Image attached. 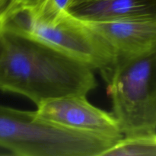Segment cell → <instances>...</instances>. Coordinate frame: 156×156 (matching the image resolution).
I'll use <instances>...</instances> for the list:
<instances>
[{
  "label": "cell",
  "instance_id": "6da1fadb",
  "mask_svg": "<svg viewBox=\"0 0 156 156\" xmlns=\"http://www.w3.org/2000/svg\"><path fill=\"white\" fill-rule=\"evenodd\" d=\"M0 90L20 94L37 106L52 98L87 95L98 86L92 68L36 40L3 33Z\"/></svg>",
  "mask_w": 156,
  "mask_h": 156
},
{
  "label": "cell",
  "instance_id": "7a4b0ae2",
  "mask_svg": "<svg viewBox=\"0 0 156 156\" xmlns=\"http://www.w3.org/2000/svg\"><path fill=\"white\" fill-rule=\"evenodd\" d=\"M107 85L123 136L156 133V52L119 64Z\"/></svg>",
  "mask_w": 156,
  "mask_h": 156
},
{
  "label": "cell",
  "instance_id": "3957f363",
  "mask_svg": "<svg viewBox=\"0 0 156 156\" xmlns=\"http://www.w3.org/2000/svg\"><path fill=\"white\" fill-rule=\"evenodd\" d=\"M12 34L36 40L82 61L98 70L106 83L115 69L116 59L112 49L70 12L56 19L26 23Z\"/></svg>",
  "mask_w": 156,
  "mask_h": 156
},
{
  "label": "cell",
  "instance_id": "277c9868",
  "mask_svg": "<svg viewBox=\"0 0 156 156\" xmlns=\"http://www.w3.org/2000/svg\"><path fill=\"white\" fill-rule=\"evenodd\" d=\"M39 118L59 126L117 142L123 134L113 113L91 105L86 95L70 94L47 100L37 105Z\"/></svg>",
  "mask_w": 156,
  "mask_h": 156
},
{
  "label": "cell",
  "instance_id": "5b68a950",
  "mask_svg": "<svg viewBox=\"0 0 156 156\" xmlns=\"http://www.w3.org/2000/svg\"><path fill=\"white\" fill-rule=\"evenodd\" d=\"M83 21L112 49L115 55L116 67L126 61L156 52V17Z\"/></svg>",
  "mask_w": 156,
  "mask_h": 156
},
{
  "label": "cell",
  "instance_id": "8992f818",
  "mask_svg": "<svg viewBox=\"0 0 156 156\" xmlns=\"http://www.w3.org/2000/svg\"><path fill=\"white\" fill-rule=\"evenodd\" d=\"M69 12L86 21H111L156 17V0H93L75 5Z\"/></svg>",
  "mask_w": 156,
  "mask_h": 156
},
{
  "label": "cell",
  "instance_id": "52a82bcc",
  "mask_svg": "<svg viewBox=\"0 0 156 156\" xmlns=\"http://www.w3.org/2000/svg\"><path fill=\"white\" fill-rule=\"evenodd\" d=\"M101 156H156V133L122 137Z\"/></svg>",
  "mask_w": 156,
  "mask_h": 156
},
{
  "label": "cell",
  "instance_id": "ba28073f",
  "mask_svg": "<svg viewBox=\"0 0 156 156\" xmlns=\"http://www.w3.org/2000/svg\"><path fill=\"white\" fill-rule=\"evenodd\" d=\"M6 48V42L5 35L2 32L0 31V59L4 54Z\"/></svg>",
  "mask_w": 156,
  "mask_h": 156
},
{
  "label": "cell",
  "instance_id": "9c48e42d",
  "mask_svg": "<svg viewBox=\"0 0 156 156\" xmlns=\"http://www.w3.org/2000/svg\"><path fill=\"white\" fill-rule=\"evenodd\" d=\"M89 1H93V0H71V3H70V7H73L75 5H77L81 4V3L83 2H89Z\"/></svg>",
  "mask_w": 156,
  "mask_h": 156
},
{
  "label": "cell",
  "instance_id": "30bf717a",
  "mask_svg": "<svg viewBox=\"0 0 156 156\" xmlns=\"http://www.w3.org/2000/svg\"><path fill=\"white\" fill-rule=\"evenodd\" d=\"M9 2V0H0V13L3 11V9L5 8L6 5L8 4V2Z\"/></svg>",
  "mask_w": 156,
  "mask_h": 156
}]
</instances>
